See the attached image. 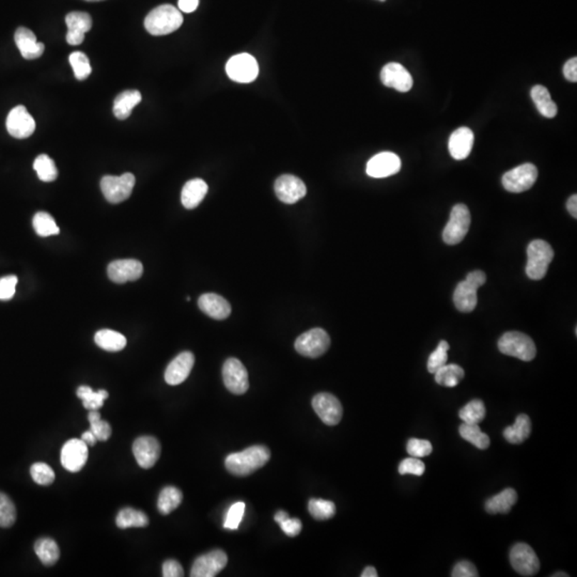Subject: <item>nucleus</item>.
Instances as JSON below:
<instances>
[{
    "instance_id": "1",
    "label": "nucleus",
    "mask_w": 577,
    "mask_h": 577,
    "mask_svg": "<svg viewBox=\"0 0 577 577\" xmlns=\"http://www.w3.org/2000/svg\"><path fill=\"white\" fill-rule=\"evenodd\" d=\"M271 459V451L265 446H252L237 454H229L225 461L227 471L235 476L245 477L265 466Z\"/></svg>"
},
{
    "instance_id": "2",
    "label": "nucleus",
    "mask_w": 577,
    "mask_h": 577,
    "mask_svg": "<svg viewBox=\"0 0 577 577\" xmlns=\"http://www.w3.org/2000/svg\"><path fill=\"white\" fill-rule=\"evenodd\" d=\"M183 24L182 13L171 4H163L152 10L145 19V27L152 36H166Z\"/></svg>"
},
{
    "instance_id": "3",
    "label": "nucleus",
    "mask_w": 577,
    "mask_h": 577,
    "mask_svg": "<svg viewBox=\"0 0 577 577\" xmlns=\"http://www.w3.org/2000/svg\"><path fill=\"white\" fill-rule=\"evenodd\" d=\"M526 274L531 280H540L548 273L554 258V250L548 242L535 240L527 248Z\"/></svg>"
},
{
    "instance_id": "4",
    "label": "nucleus",
    "mask_w": 577,
    "mask_h": 577,
    "mask_svg": "<svg viewBox=\"0 0 577 577\" xmlns=\"http://www.w3.org/2000/svg\"><path fill=\"white\" fill-rule=\"evenodd\" d=\"M499 349L505 355L531 362L536 357L537 349L531 337L520 332H506L499 341Z\"/></svg>"
},
{
    "instance_id": "5",
    "label": "nucleus",
    "mask_w": 577,
    "mask_h": 577,
    "mask_svg": "<svg viewBox=\"0 0 577 577\" xmlns=\"http://www.w3.org/2000/svg\"><path fill=\"white\" fill-rule=\"evenodd\" d=\"M471 218L469 208L462 203L454 205L449 222L443 233V240L448 245H456L466 237L471 227Z\"/></svg>"
},
{
    "instance_id": "6",
    "label": "nucleus",
    "mask_w": 577,
    "mask_h": 577,
    "mask_svg": "<svg viewBox=\"0 0 577 577\" xmlns=\"http://www.w3.org/2000/svg\"><path fill=\"white\" fill-rule=\"evenodd\" d=\"M135 186V177L128 173L120 177L105 175L101 180V190L108 203L117 205L130 198Z\"/></svg>"
},
{
    "instance_id": "7",
    "label": "nucleus",
    "mask_w": 577,
    "mask_h": 577,
    "mask_svg": "<svg viewBox=\"0 0 577 577\" xmlns=\"http://www.w3.org/2000/svg\"><path fill=\"white\" fill-rule=\"evenodd\" d=\"M330 338L322 328H313L300 335L295 341V349L300 355L317 358L330 349Z\"/></svg>"
},
{
    "instance_id": "8",
    "label": "nucleus",
    "mask_w": 577,
    "mask_h": 577,
    "mask_svg": "<svg viewBox=\"0 0 577 577\" xmlns=\"http://www.w3.org/2000/svg\"><path fill=\"white\" fill-rule=\"evenodd\" d=\"M226 72L237 83H252L258 77V62L250 53H239L231 57L227 62Z\"/></svg>"
},
{
    "instance_id": "9",
    "label": "nucleus",
    "mask_w": 577,
    "mask_h": 577,
    "mask_svg": "<svg viewBox=\"0 0 577 577\" xmlns=\"http://www.w3.org/2000/svg\"><path fill=\"white\" fill-rule=\"evenodd\" d=\"M538 169L533 164H523L504 175L503 185L508 192L523 193L531 190L537 181Z\"/></svg>"
},
{
    "instance_id": "10",
    "label": "nucleus",
    "mask_w": 577,
    "mask_h": 577,
    "mask_svg": "<svg viewBox=\"0 0 577 577\" xmlns=\"http://www.w3.org/2000/svg\"><path fill=\"white\" fill-rule=\"evenodd\" d=\"M223 379L229 392L243 394L250 388L248 372L244 364L237 358H229L223 367Z\"/></svg>"
},
{
    "instance_id": "11",
    "label": "nucleus",
    "mask_w": 577,
    "mask_h": 577,
    "mask_svg": "<svg viewBox=\"0 0 577 577\" xmlns=\"http://www.w3.org/2000/svg\"><path fill=\"white\" fill-rule=\"evenodd\" d=\"M510 561L512 568L523 576H535L540 569L539 558L526 543H518L511 548Z\"/></svg>"
},
{
    "instance_id": "12",
    "label": "nucleus",
    "mask_w": 577,
    "mask_h": 577,
    "mask_svg": "<svg viewBox=\"0 0 577 577\" xmlns=\"http://www.w3.org/2000/svg\"><path fill=\"white\" fill-rule=\"evenodd\" d=\"M312 407L320 419L327 426H336L343 415L340 401L332 394L321 392L313 397Z\"/></svg>"
},
{
    "instance_id": "13",
    "label": "nucleus",
    "mask_w": 577,
    "mask_h": 577,
    "mask_svg": "<svg viewBox=\"0 0 577 577\" xmlns=\"http://www.w3.org/2000/svg\"><path fill=\"white\" fill-rule=\"evenodd\" d=\"M6 126L9 134L17 139L28 138L36 130V121L23 105L14 107L9 113Z\"/></svg>"
},
{
    "instance_id": "14",
    "label": "nucleus",
    "mask_w": 577,
    "mask_h": 577,
    "mask_svg": "<svg viewBox=\"0 0 577 577\" xmlns=\"http://www.w3.org/2000/svg\"><path fill=\"white\" fill-rule=\"evenodd\" d=\"M228 563V557L223 551L215 550L198 557L190 571L192 577H214Z\"/></svg>"
},
{
    "instance_id": "15",
    "label": "nucleus",
    "mask_w": 577,
    "mask_h": 577,
    "mask_svg": "<svg viewBox=\"0 0 577 577\" xmlns=\"http://www.w3.org/2000/svg\"><path fill=\"white\" fill-rule=\"evenodd\" d=\"M88 460V445L78 439H70L61 450V464L66 471L77 473L81 471Z\"/></svg>"
},
{
    "instance_id": "16",
    "label": "nucleus",
    "mask_w": 577,
    "mask_h": 577,
    "mask_svg": "<svg viewBox=\"0 0 577 577\" xmlns=\"http://www.w3.org/2000/svg\"><path fill=\"white\" fill-rule=\"evenodd\" d=\"M160 441L153 436H141L133 444V454L139 466L149 469L155 465L160 456Z\"/></svg>"
},
{
    "instance_id": "17",
    "label": "nucleus",
    "mask_w": 577,
    "mask_h": 577,
    "mask_svg": "<svg viewBox=\"0 0 577 577\" xmlns=\"http://www.w3.org/2000/svg\"><path fill=\"white\" fill-rule=\"evenodd\" d=\"M401 160L392 152H382L373 156L367 164V175L375 179L390 177L400 171Z\"/></svg>"
},
{
    "instance_id": "18",
    "label": "nucleus",
    "mask_w": 577,
    "mask_h": 577,
    "mask_svg": "<svg viewBox=\"0 0 577 577\" xmlns=\"http://www.w3.org/2000/svg\"><path fill=\"white\" fill-rule=\"evenodd\" d=\"M276 196L287 205H293L307 194L306 185L300 178L291 175H280L275 182Z\"/></svg>"
},
{
    "instance_id": "19",
    "label": "nucleus",
    "mask_w": 577,
    "mask_h": 577,
    "mask_svg": "<svg viewBox=\"0 0 577 577\" xmlns=\"http://www.w3.org/2000/svg\"><path fill=\"white\" fill-rule=\"evenodd\" d=\"M381 81L386 87L394 88L399 92L409 91L413 87L411 73L397 62H390L382 68Z\"/></svg>"
},
{
    "instance_id": "20",
    "label": "nucleus",
    "mask_w": 577,
    "mask_h": 577,
    "mask_svg": "<svg viewBox=\"0 0 577 577\" xmlns=\"http://www.w3.org/2000/svg\"><path fill=\"white\" fill-rule=\"evenodd\" d=\"M108 277L116 284L136 282L143 276V267L141 262L134 259H124L111 262L108 265Z\"/></svg>"
},
{
    "instance_id": "21",
    "label": "nucleus",
    "mask_w": 577,
    "mask_h": 577,
    "mask_svg": "<svg viewBox=\"0 0 577 577\" xmlns=\"http://www.w3.org/2000/svg\"><path fill=\"white\" fill-rule=\"evenodd\" d=\"M195 364V356L192 352H183L179 354L165 371V381L171 386L183 383Z\"/></svg>"
},
{
    "instance_id": "22",
    "label": "nucleus",
    "mask_w": 577,
    "mask_h": 577,
    "mask_svg": "<svg viewBox=\"0 0 577 577\" xmlns=\"http://www.w3.org/2000/svg\"><path fill=\"white\" fill-rule=\"evenodd\" d=\"M68 34L66 42L70 45L81 44L85 40V34L90 31L92 27V19L86 12H71L66 17Z\"/></svg>"
},
{
    "instance_id": "23",
    "label": "nucleus",
    "mask_w": 577,
    "mask_h": 577,
    "mask_svg": "<svg viewBox=\"0 0 577 577\" xmlns=\"http://www.w3.org/2000/svg\"><path fill=\"white\" fill-rule=\"evenodd\" d=\"M15 43L25 59L34 60L40 58L44 53L45 46L43 43L36 41V34L25 27H19L15 31Z\"/></svg>"
},
{
    "instance_id": "24",
    "label": "nucleus",
    "mask_w": 577,
    "mask_h": 577,
    "mask_svg": "<svg viewBox=\"0 0 577 577\" xmlns=\"http://www.w3.org/2000/svg\"><path fill=\"white\" fill-rule=\"evenodd\" d=\"M198 306L203 312L212 319L225 320L231 313V306L228 300L215 293L201 295L198 300Z\"/></svg>"
},
{
    "instance_id": "25",
    "label": "nucleus",
    "mask_w": 577,
    "mask_h": 577,
    "mask_svg": "<svg viewBox=\"0 0 577 577\" xmlns=\"http://www.w3.org/2000/svg\"><path fill=\"white\" fill-rule=\"evenodd\" d=\"M474 145V133L471 128H460L452 133L449 138L450 154L456 160H465L471 154Z\"/></svg>"
},
{
    "instance_id": "26",
    "label": "nucleus",
    "mask_w": 577,
    "mask_h": 577,
    "mask_svg": "<svg viewBox=\"0 0 577 577\" xmlns=\"http://www.w3.org/2000/svg\"><path fill=\"white\" fill-rule=\"evenodd\" d=\"M477 287L474 286L469 280L461 282L454 294V302L456 309L461 312H471L477 306Z\"/></svg>"
},
{
    "instance_id": "27",
    "label": "nucleus",
    "mask_w": 577,
    "mask_h": 577,
    "mask_svg": "<svg viewBox=\"0 0 577 577\" xmlns=\"http://www.w3.org/2000/svg\"><path fill=\"white\" fill-rule=\"evenodd\" d=\"M208 184L203 180L194 179L188 181L182 190L181 201L184 208L188 210L195 209L200 205L207 195Z\"/></svg>"
},
{
    "instance_id": "28",
    "label": "nucleus",
    "mask_w": 577,
    "mask_h": 577,
    "mask_svg": "<svg viewBox=\"0 0 577 577\" xmlns=\"http://www.w3.org/2000/svg\"><path fill=\"white\" fill-rule=\"evenodd\" d=\"M141 93L138 90H126L120 93L113 102V113L119 120L130 117L133 109L141 102Z\"/></svg>"
},
{
    "instance_id": "29",
    "label": "nucleus",
    "mask_w": 577,
    "mask_h": 577,
    "mask_svg": "<svg viewBox=\"0 0 577 577\" xmlns=\"http://www.w3.org/2000/svg\"><path fill=\"white\" fill-rule=\"evenodd\" d=\"M518 501V494L514 489H505L503 492L488 499L486 504V510L491 514H509Z\"/></svg>"
},
{
    "instance_id": "30",
    "label": "nucleus",
    "mask_w": 577,
    "mask_h": 577,
    "mask_svg": "<svg viewBox=\"0 0 577 577\" xmlns=\"http://www.w3.org/2000/svg\"><path fill=\"white\" fill-rule=\"evenodd\" d=\"M531 94L536 107L543 117L550 118V119L556 117L557 113H558L557 105L552 100L550 91L546 87L540 85L535 86L531 89Z\"/></svg>"
},
{
    "instance_id": "31",
    "label": "nucleus",
    "mask_w": 577,
    "mask_h": 577,
    "mask_svg": "<svg viewBox=\"0 0 577 577\" xmlns=\"http://www.w3.org/2000/svg\"><path fill=\"white\" fill-rule=\"evenodd\" d=\"M531 433V418L525 414H521L516 418L514 426L508 427L504 431V436L510 444H521L529 439Z\"/></svg>"
},
{
    "instance_id": "32",
    "label": "nucleus",
    "mask_w": 577,
    "mask_h": 577,
    "mask_svg": "<svg viewBox=\"0 0 577 577\" xmlns=\"http://www.w3.org/2000/svg\"><path fill=\"white\" fill-rule=\"evenodd\" d=\"M116 523L121 529H143L149 525V519L145 512L133 508H124L118 514Z\"/></svg>"
},
{
    "instance_id": "33",
    "label": "nucleus",
    "mask_w": 577,
    "mask_h": 577,
    "mask_svg": "<svg viewBox=\"0 0 577 577\" xmlns=\"http://www.w3.org/2000/svg\"><path fill=\"white\" fill-rule=\"evenodd\" d=\"M96 345L107 352H119L126 347V338L111 330H98L94 336Z\"/></svg>"
},
{
    "instance_id": "34",
    "label": "nucleus",
    "mask_w": 577,
    "mask_h": 577,
    "mask_svg": "<svg viewBox=\"0 0 577 577\" xmlns=\"http://www.w3.org/2000/svg\"><path fill=\"white\" fill-rule=\"evenodd\" d=\"M34 552L44 566H53L59 561V548L51 538L39 539L34 544Z\"/></svg>"
},
{
    "instance_id": "35",
    "label": "nucleus",
    "mask_w": 577,
    "mask_h": 577,
    "mask_svg": "<svg viewBox=\"0 0 577 577\" xmlns=\"http://www.w3.org/2000/svg\"><path fill=\"white\" fill-rule=\"evenodd\" d=\"M182 499H183V494L179 489L175 488V486H166L163 489L158 496V511L164 516L170 514L181 505Z\"/></svg>"
},
{
    "instance_id": "36",
    "label": "nucleus",
    "mask_w": 577,
    "mask_h": 577,
    "mask_svg": "<svg viewBox=\"0 0 577 577\" xmlns=\"http://www.w3.org/2000/svg\"><path fill=\"white\" fill-rule=\"evenodd\" d=\"M434 374L435 382L439 385L456 387L464 377V370L458 364H444Z\"/></svg>"
},
{
    "instance_id": "37",
    "label": "nucleus",
    "mask_w": 577,
    "mask_h": 577,
    "mask_svg": "<svg viewBox=\"0 0 577 577\" xmlns=\"http://www.w3.org/2000/svg\"><path fill=\"white\" fill-rule=\"evenodd\" d=\"M77 397L83 401L85 409L92 411L98 409L104 404V401L108 398V392L106 390L101 389L98 392H93L89 386H79L76 392Z\"/></svg>"
},
{
    "instance_id": "38",
    "label": "nucleus",
    "mask_w": 577,
    "mask_h": 577,
    "mask_svg": "<svg viewBox=\"0 0 577 577\" xmlns=\"http://www.w3.org/2000/svg\"><path fill=\"white\" fill-rule=\"evenodd\" d=\"M460 435L465 439L473 444L478 449H488L490 446V437L482 432L479 428V424H464L460 427Z\"/></svg>"
},
{
    "instance_id": "39",
    "label": "nucleus",
    "mask_w": 577,
    "mask_h": 577,
    "mask_svg": "<svg viewBox=\"0 0 577 577\" xmlns=\"http://www.w3.org/2000/svg\"><path fill=\"white\" fill-rule=\"evenodd\" d=\"M34 231L36 235L42 238L51 237V235H59V227L56 224L53 216L49 215L46 212H39L34 215L32 220Z\"/></svg>"
},
{
    "instance_id": "40",
    "label": "nucleus",
    "mask_w": 577,
    "mask_h": 577,
    "mask_svg": "<svg viewBox=\"0 0 577 577\" xmlns=\"http://www.w3.org/2000/svg\"><path fill=\"white\" fill-rule=\"evenodd\" d=\"M486 405L481 400H473L467 403L460 411L461 419L464 424H479L486 418Z\"/></svg>"
},
{
    "instance_id": "41",
    "label": "nucleus",
    "mask_w": 577,
    "mask_h": 577,
    "mask_svg": "<svg viewBox=\"0 0 577 577\" xmlns=\"http://www.w3.org/2000/svg\"><path fill=\"white\" fill-rule=\"evenodd\" d=\"M34 169L38 173L39 179L43 182H53L57 179L58 170L55 163L46 154H41L34 163Z\"/></svg>"
},
{
    "instance_id": "42",
    "label": "nucleus",
    "mask_w": 577,
    "mask_h": 577,
    "mask_svg": "<svg viewBox=\"0 0 577 577\" xmlns=\"http://www.w3.org/2000/svg\"><path fill=\"white\" fill-rule=\"evenodd\" d=\"M309 514L317 521L330 520L336 514V506L332 501L312 499L308 504Z\"/></svg>"
},
{
    "instance_id": "43",
    "label": "nucleus",
    "mask_w": 577,
    "mask_h": 577,
    "mask_svg": "<svg viewBox=\"0 0 577 577\" xmlns=\"http://www.w3.org/2000/svg\"><path fill=\"white\" fill-rule=\"evenodd\" d=\"M88 420L90 422V431L93 433L98 441H105L109 439L111 435V427L108 422L101 419L98 409H92L88 414Z\"/></svg>"
},
{
    "instance_id": "44",
    "label": "nucleus",
    "mask_w": 577,
    "mask_h": 577,
    "mask_svg": "<svg viewBox=\"0 0 577 577\" xmlns=\"http://www.w3.org/2000/svg\"><path fill=\"white\" fill-rule=\"evenodd\" d=\"M68 60H70L71 66L74 71L75 77L78 81H85L91 74V64H90L89 59H88L86 53H81V51H74V53H71Z\"/></svg>"
},
{
    "instance_id": "45",
    "label": "nucleus",
    "mask_w": 577,
    "mask_h": 577,
    "mask_svg": "<svg viewBox=\"0 0 577 577\" xmlns=\"http://www.w3.org/2000/svg\"><path fill=\"white\" fill-rule=\"evenodd\" d=\"M16 520V509L9 496L0 493V527L9 529Z\"/></svg>"
},
{
    "instance_id": "46",
    "label": "nucleus",
    "mask_w": 577,
    "mask_h": 577,
    "mask_svg": "<svg viewBox=\"0 0 577 577\" xmlns=\"http://www.w3.org/2000/svg\"><path fill=\"white\" fill-rule=\"evenodd\" d=\"M32 479L40 486H51L55 481V473L46 463H34L30 469Z\"/></svg>"
},
{
    "instance_id": "47",
    "label": "nucleus",
    "mask_w": 577,
    "mask_h": 577,
    "mask_svg": "<svg viewBox=\"0 0 577 577\" xmlns=\"http://www.w3.org/2000/svg\"><path fill=\"white\" fill-rule=\"evenodd\" d=\"M448 349H449V344L447 341L443 340L439 342V347H436L434 352L431 354L428 360V370L429 372L434 374L441 367L446 364L448 360Z\"/></svg>"
},
{
    "instance_id": "48",
    "label": "nucleus",
    "mask_w": 577,
    "mask_h": 577,
    "mask_svg": "<svg viewBox=\"0 0 577 577\" xmlns=\"http://www.w3.org/2000/svg\"><path fill=\"white\" fill-rule=\"evenodd\" d=\"M244 512H245V504L243 501L233 504L227 512L224 523L225 529L237 531L243 520Z\"/></svg>"
},
{
    "instance_id": "49",
    "label": "nucleus",
    "mask_w": 577,
    "mask_h": 577,
    "mask_svg": "<svg viewBox=\"0 0 577 577\" xmlns=\"http://www.w3.org/2000/svg\"><path fill=\"white\" fill-rule=\"evenodd\" d=\"M407 450L414 458H424L430 456L433 448L430 441L426 439H412L407 443Z\"/></svg>"
},
{
    "instance_id": "50",
    "label": "nucleus",
    "mask_w": 577,
    "mask_h": 577,
    "mask_svg": "<svg viewBox=\"0 0 577 577\" xmlns=\"http://www.w3.org/2000/svg\"><path fill=\"white\" fill-rule=\"evenodd\" d=\"M424 471H426L424 463L420 461L419 458H414V456L405 459L399 465V473L401 475L411 474V475L422 476L424 475Z\"/></svg>"
},
{
    "instance_id": "51",
    "label": "nucleus",
    "mask_w": 577,
    "mask_h": 577,
    "mask_svg": "<svg viewBox=\"0 0 577 577\" xmlns=\"http://www.w3.org/2000/svg\"><path fill=\"white\" fill-rule=\"evenodd\" d=\"M17 277L14 275L0 278V300H9L14 296Z\"/></svg>"
},
{
    "instance_id": "52",
    "label": "nucleus",
    "mask_w": 577,
    "mask_h": 577,
    "mask_svg": "<svg viewBox=\"0 0 577 577\" xmlns=\"http://www.w3.org/2000/svg\"><path fill=\"white\" fill-rule=\"evenodd\" d=\"M478 576L479 574H478L475 566L466 561L456 563L451 574L452 577H477Z\"/></svg>"
},
{
    "instance_id": "53",
    "label": "nucleus",
    "mask_w": 577,
    "mask_h": 577,
    "mask_svg": "<svg viewBox=\"0 0 577 577\" xmlns=\"http://www.w3.org/2000/svg\"><path fill=\"white\" fill-rule=\"evenodd\" d=\"M280 529L289 537H296L302 531V525L298 519H287L284 522L280 523Z\"/></svg>"
},
{
    "instance_id": "54",
    "label": "nucleus",
    "mask_w": 577,
    "mask_h": 577,
    "mask_svg": "<svg viewBox=\"0 0 577 577\" xmlns=\"http://www.w3.org/2000/svg\"><path fill=\"white\" fill-rule=\"evenodd\" d=\"M163 576L164 577H182L184 576V570L180 563L177 561H165L163 565Z\"/></svg>"
},
{
    "instance_id": "55",
    "label": "nucleus",
    "mask_w": 577,
    "mask_h": 577,
    "mask_svg": "<svg viewBox=\"0 0 577 577\" xmlns=\"http://www.w3.org/2000/svg\"><path fill=\"white\" fill-rule=\"evenodd\" d=\"M563 75L568 81L576 83L577 81V58L570 59L563 66Z\"/></svg>"
},
{
    "instance_id": "56",
    "label": "nucleus",
    "mask_w": 577,
    "mask_h": 577,
    "mask_svg": "<svg viewBox=\"0 0 577 577\" xmlns=\"http://www.w3.org/2000/svg\"><path fill=\"white\" fill-rule=\"evenodd\" d=\"M466 280H469L471 284L479 289L480 287L486 284V276L482 271H474L467 275Z\"/></svg>"
},
{
    "instance_id": "57",
    "label": "nucleus",
    "mask_w": 577,
    "mask_h": 577,
    "mask_svg": "<svg viewBox=\"0 0 577 577\" xmlns=\"http://www.w3.org/2000/svg\"><path fill=\"white\" fill-rule=\"evenodd\" d=\"M178 4L182 12L192 13L198 8L199 0H179Z\"/></svg>"
},
{
    "instance_id": "58",
    "label": "nucleus",
    "mask_w": 577,
    "mask_h": 577,
    "mask_svg": "<svg viewBox=\"0 0 577 577\" xmlns=\"http://www.w3.org/2000/svg\"><path fill=\"white\" fill-rule=\"evenodd\" d=\"M567 209L568 211L570 212L572 216L574 218H577V196L576 195H573V196L570 197L569 200L567 203Z\"/></svg>"
},
{
    "instance_id": "59",
    "label": "nucleus",
    "mask_w": 577,
    "mask_h": 577,
    "mask_svg": "<svg viewBox=\"0 0 577 577\" xmlns=\"http://www.w3.org/2000/svg\"><path fill=\"white\" fill-rule=\"evenodd\" d=\"M81 441H85L88 446H94L96 445V441H98V439H96V437L94 436L93 433H92L90 430L83 433V434L81 435Z\"/></svg>"
},
{
    "instance_id": "60",
    "label": "nucleus",
    "mask_w": 577,
    "mask_h": 577,
    "mask_svg": "<svg viewBox=\"0 0 577 577\" xmlns=\"http://www.w3.org/2000/svg\"><path fill=\"white\" fill-rule=\"evenodd\" d=\"M362 577H377V572L375 570V568L373 567H367L366 569L362 571Z\"/></svg>"
},
{
    "instance_id": "61",
    "label": "nucleus",
    "mask_w": 577,
    "mask_h": 577,
    "mask_svg": "<svg viewBox=\"0 0 577 577\" xmlns=\"http://www.w3.org/2000/svg\"><path fill=\"white\" fill-rule=\"evenodd\" d=\"M274 519H275V521L278 523V524H280V523L284 522V521H286L287 519H289V514L285 511H278L277 514H276L275 518Z\"/></svg>"
},
{
    "instance_id": "62",
    "label": "nucleus",
    "mask_w": 577,
    "mask_h": 577,
    "mask_svg": "<svg viewBox=\"0 0 577 577\" xmlns=\"http://www.w3.org/2000/svg\"><path fill=\"white\" fill-rule=\"evenodd\" d=\"M558 576H566V577H567L568 574L563 573V572H559V573H556V574H554V576H553V577H558Z\"/></svg>"
},
{
    "instance_id": "63",
    "label": "nucleus",
    "mask_w": 577,
    "mask_h": 577,
    "mask_svg": "<svg viewBox=\"0 0 577 577\" xmlns=\"http://www.w3.org/2000/svg\"><path fill=\"white\" fill-rule=\"evenodd\" d=\"M87 1H101V0H87Z\"/></svg>"
},
{
    "instance_id": "64",
    "label": "nucleus",
    "mask_w": 577,
    "mask_h": 577,
    "mask_svg": "<svg viewBox=\"0 0 577 577\" xmlns=\"http://www.w3.org/2000/svg\"><path fill=\"white\" fill-rule=\"evenodd\" d=\"M381 1H385V0H381Z\"/></svg>"
}]
</instances>
